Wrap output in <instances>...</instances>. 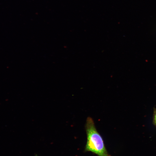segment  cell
<instances>
[{
    "label": "cell",
    "instance_id": "obj_2",
    "mask_svg": "<svg viewBox=\"0 0 156 156\" xmlns=\"http://www.w3.org/2000/svg\"><path fill=\"white\" fill-rule=\"evenodd\" d=\"M153 123L156 127V108H154L153 116Z\"/></svg>",
    "mask_w": 156,
    "mask_h": 156
},
{
    "label": "cell",
    "instance_id": "obj_1",
    "mask_svg": "<svg viewBox=\"0 0 156 156\" xmlns=\"http://www.w3.org/2000/svg\"><path fill=\"white\" fill-rule=\"evenodd\" d=\"M85 128L87 140L85 151L98 156H111L107 151L102 137L96 128L93 119L90 117L87 118Z\"/></svg>",
    "mask_w": 156,
    "mask_h": 156
}]
</instances>
